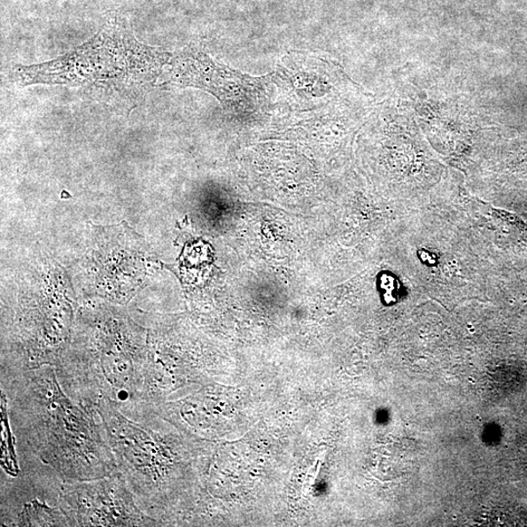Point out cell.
<instances>
[{"mask_svg": "<svg viewBox=\"0 0 527 527\" xmlns=\"http://www.w3.org/2000/svg\"><path fill=\"white\" fill-rule=\"evenodd\" d=\"M12 474L0 473V523L9 527H70L62 509L65 482L27 449L13 442Z\"/></svg>", "mask_w": 527, "mask_h": 527, "instance_id": "obj_5", "label": "cell"}, {"mask_svg": "<svg viewBox=\"0 0 527 527\" xmlns=\"http://www.w3.org/2000/svg\"><path fill=\"white\" fill-rule=\"evenodd\" d=\"M172 55L140 43L128 19L112 14L89 42L55 60L17 66L20 86L61 84L83 88L105 101H136L156 82Z\"/></svg>", "mask_w": 527, "mask_h": 527, "instance_id": "obj_2", "label": "cell"}, {"mask_svg": "<svg viewBox=\"0 0 527 527\" xmlns=\"http://www.w3.org/2000/svg\"><path fill=\"white\" fill-rule=\"evenodd\" d=\"M12 440L65 483L96 480L118 469L97 412L72 399L55 366L0 372Z\"/></svg>", "mask_w": 527, "mask_h": 527, "instance_id": "obj_1", "label": "cell"}, {"mask_svg": "<svg viewBox=\"0 0 527 527\" xmlns=\"http://www.w3.org/2000/svg\"><path fill=\"white\" fill-rule=\"evenodd\" d=\"M117 467L140 509L160 526L171 521L181 456L170 420L146 402L120 411L111 402L95 408Z\"/></svg>", "mask_w": 527, "mask_h": 527, "instance_id": "obj_3", "label": "cell"}, {"mask_svg": "<svg viewBox=\"0 0 527 527\" xmlns=\"http://www.w3.org/2000/svg\"><path fill=\"white\" fill-rule=\"evenodd\" d=\"M61 504L71 526H160L140 509L118 469L96 480L65 483Z\"/></svg>", "mask_w": 527, "mask_h": 527, "instance_id": "obj_6", "label": "cell"}, {"mask_svg": "<svg viewBox=\"0 0 527 527\" xmlns=\"http://www.w3.org/2000/svg\"><path fill=\"white\" fill-rule=\"evenodd\" d=\"M89 337L63 354L57 376L66 394L95 410L111 402L120 410L141 402L148 352L129 323L96 325Z\"/></svg>", "mask_w": 527, "mask_h": 527, "instance_id": "obj_4", "label": "cell"}]
</instances>
